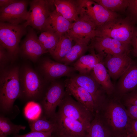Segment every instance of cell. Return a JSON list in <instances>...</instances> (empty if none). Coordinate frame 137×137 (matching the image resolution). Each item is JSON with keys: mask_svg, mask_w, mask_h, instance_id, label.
I'll list each match as a JSON object with an SVG mask.
<instances>
[{"mask_svg": "<svg viewBox=\"0 0 137 137\" xmlns=\"http://www.w3.org/2000/svg\"><path fill=\"white\" fill-rule=\"evenodd\" d=\"M100 111L102 120L113 136L128 132L130 119L126 109L118 100L106 101Z\"/></svg>", "mask_w": 137, "mask_h": 137, "instance_id": "obj_1", "label": "cell"}, {"mask_svg": "<svg viewBox=\"0 0 137 137\" xmlns=\"http://www.w3.org/2000/svg\"><path fill=\"white\" fill-rule=\"evenodd\" d=\"M18 68L14 67L4 70L0 81L1 110L5 112L12 110L15 100L22 92Z\"/></svg>", "mask_w": 137, "mask_h": 137, "instance_id": "obj_2", "label": "cell"}, {"mask_svg": "<svg viewBox=\"0 0 137 137\" xmlns=\"http://www.w3.org/2000/svg\"><path fill=\"white\" fill-rule=\"evenodd\" d=\"M134 28L129 17L125 19L118 17L97 27L96 36L108 37L130 45Z\"/></svg>", "mask_w": 137, "mask_h": 137, "instance_id": "obj_3", "label": "cell"}, {"mask_svg": "<svg viewBox=\"0 0 137 137\" xmlns=\"http://www.w3.org/2000/svg\"><path fill=\"white\" fill-rule=\"evenodd\" d=\"M27 27L24 23L14 25L0 22V44L10 58H15L19 53V43L22 38L27 33Z\"/></svg>", "mask_w": 137, "mask_h": 137, "instance_id": "obj_4", "label": "cell"}, {"mask_svg": "<svg viewBox=\"0 0 137 137\" xmlns=\"http://www.w3.org/2000/svg\"><path fill=\"white\" fill-rule=\"evenodd\" d=\"M58 107L57 114L79 121L88 130L94 114L66 93Z\"/></svg>", "mask_w": 137, "mask_h": 137, "instance_id": "obj_5", "label": "cell"}, {"mask_svg": "<svg viewBox=\"0 0 137 137\" xmlns=\"http://www.w3.org/2000/svg\"><path fill=\"white\" fill-rule=\"evenodd\" d=\"M97 27L89 16L81 11L78 19L73 23L67 33L75 42L89 44V42L97 36Z\"/></svg>", "mask_w": 137, "mask_h": 137, "instance_id": "obj_6", "label": "cell"}, {"mask_svg": "<svg viewBox=\"0 0 137 137\" xmlns=\"http://www.w3.org/2000/svg\"><path fill=\"white\" fill-rule=\"evenodd\" d=\"M28 17L25 26L42 31L46 20L55 9L52 0H33L29 2Z\"/></svg>", "mask_w": 137, "mask_h": 137, "instance_id": "obj_7", "label": "cell"}, {"mask_svg": "<svg viewBox=\"0 0 137 137\" xmlns=\"http://www.w3.org/2000/svg\"><path fill=\"white\" fill-rule=\"evenodd\" d=\"M91 47L103 58L110 56L129 54V45L110 37L96 36L92 40Z\"/></svg>", "mask_w": 137, "mask_h": 137, "instance_id": "obj_8", "label": "cell"}, {"mask_svg": "<svg viewBox=\"0 0 137 137\" xmlns=\"http://www.w3.org/2000/svg\"><path fill=\"white\" fill-rule=\"evenodd\" d=\"M65 93L60 83H54L47 90L40 105L44 117L53 121L56 113L57 107L63 98Z\"/></svg>", "mask_w": 137, "mask_h": 137, "instance_id": "obj_9", "label": "cell"}, {"mask_svg": "<svg viewBox=\"0 0 137 137\" xmlns=\"http://www.w3.org/2000/svg\"><path fill=\"white\" fill-rule=\"evenodd\" d=\"M81 11L89 16L97 27L118 17L116 13L111 11L93 0H79Z\"/></svg>", "mask_w": 137, "mask_h": 137, "instance_id": "obj_10", "label": "cell"}, {"mask_svg": "<svg viewBox=\"0 0 137 137\" xmlns=\"http://www.w3.org/2000/svg\"><path fill=\"white\" fill-rule=\"evenodd\" d=\"M29 1L16 0L8 6L0 7V21L14 25L26 21L28 14L27 7Z\"/></svg>", "mask_w": 137, "mask_h": 137, "instance_id": "obj_11", "label": "cell"}, {"mask_svg": "<svg viewBox=\"0 0 137 137\" xmlns=\"http://www.w3.org/2000/svg\"><path fill=\"white\" fill-rule=\"evenodd\" d=\"M77 84L87 90L94 100L99 112L106 101V93L90 74H80L71 78Z\"/></svg>", "mask_w": 137, "mask_h": 137, "instance_id": "obj_12", "label": "cell"}, {"mask_svg": "<svg viewBox=\"0 0 137 137\" xmlns=\"http://www.w3.org/2000/svg\"><path fill=\"white\" fill-rule=\"evenodd\" d=\"M23 72L22 93L27 99L33 100L39 98L43 89L40 78L35 71L29 67L25 68Z\"/></svg>", "mask_w": 137, "mask_h": 137, "instance_id": "obj_13", "label": "cell"}, {"mask_svg": "<svg viewBox=\"0 0 137 137\" xmlns=\"http://www.w3.org/2000/svg\"><path fill=\"white\" fill-rule=\"evenodd\" d=\"M129 53L106 57L103 60L111 78L114 79L120 77L132 63Z\"/></svg>", "mask_w": 137, "mask_h": 137, "instance_id": "obj_14", "label": "cell"}, {"mask_svg": "<svg viewBox=\"0 0 137 137\" xmlns=\"http://www.w3.org/2000/svg\"><path fill=\"white\" fill-rule=\"evenodd\" d=\"M21 48L23 54L33 61H36L42 54L47 52L39 42L33 29L29 27L27 28V32L22 42Z\"/></svg>", "mask_w": 137, "mask_h": 137, "instance_id": "obj_15", "label": "cell"}, {"mask_svg": "<svg viewBox=\"0 0 137 137\" xmlns=\"http://www.w3.org/2000/svg\"><path fill=\"white\" fill-rule=\"evenodd\" d=\"M65 86L67 92L73 96L78 102L94 114L97 112L96 105L90 93L77 84L71 78L66 80Z\"/></svg>", "mask_w": 137, "mask_h": 137, "instance_id": "obj_16", "label": "cell"}, {"mask_svg": "<svg viewBox=\"0 0 137 137\" xmlns=\"http://www.w3.org/2000/svg\"><path fill=\"white\" fill-rule=\"evenodd\" d=\"M57 11L69 21L78 20L81 12L79 0H52Z\"/></svg>", "mask_w": 137, "mask_h": 137, "instance_id": "obj_17", "label": "cell"}, {"mask_svg": "<svg viewBox=\"0 0 137 137\" xmlns=\"http://www.w3.org/2000/svg\"><path fill=\"white\" fill-rule=\"evenodd\" d=\"M73 23L64 18L55 9L46 19L42 31L53 32L61 38L67 32Z\"/></svg>", "mask_w": 137, "mask_h": 137, "instance_id": "obj_18", "label": "cell"}, {"mask_svg": "<svg viewBox=\"0 0 137 137\" xmlns=\"http://www.w3.org/2000/svg\"><path fill=\"white\" fill-rule=\"evenodd\" d=\"M41 67L44 75L51 79L69 75L75 70L74 67L54 61L49 58L46 59L43 61Z\"/></svg>", "mask_w": 137, "mask_h": 137, "instance_id": "obj_19", "label": "cell"}, {"mask_svg": "<svg viewBox=\"0 0 137 137\" xmlns=\"http://www.w3.org/2000/svg\"><path fill=\"white\" fill-rule=\"evenodd\" d=\"M120 78L117 87L119 95L123 96L135 90L137 87V64L132 62Z\"/></svg>", "mask_w": 137, "mask_h": 137, "instance_id": "obj_20", "label": "cell"}, {"mask_svg": "<svg viewBox=\"0 0 137 137\" xmlns=\"http://www.w3.org/2000/svg\"><path fill=\"white\" fill-rule=\"evenodd\" d=\"M54 121L58 127L67 131L76 137L87 136V128L78 121L56 113Z\"/></svg>", "mask_w": 137, "mask_h": 137, "instance_id": "obj_21", "label": "cell"}, {"mask_svg": "<svg viewBox=\"0 0 137 137\" xmlns=\"http://www.w3.org/2000/svg\"><path fill=\"white\" fill-rule=\"evenodd\" d=\"M90 74L107 94L111 95L114 93V87L102 58L96 64Z\"/></svg>", "mask_w": 137, "mask_h": 137, "instance_id": "obj_22", "label": "cell"}, {"mask_svg": "<svg viewBox=\"0 0 137 137\" xmlns=\"http://www.w3.org/2000/svg\"><path fill=\"white\" fill-rule=\"evenodd\" d=\"M92 48L91 53L84 55L79 58L74 63V68L80 74H89L98 62L103 58L99 54H96Z\"/></svg>", "mask_w": 137, "mask_h": 137, "instance_id": "obj_23", "label": "cell"}, {"mask_svg": "<svg viewBox=\"0 0 137 137\" xmlns=\"http://www.w3.org/2000/svg\"><path fill=\"white\" fill-rule=\"evenodd\" d=\"M87 137H113L111 131L96 112L87 132Z\"/></svg>", "mask_w": 137, "mask_h": 137, "instance_id": "obj_24", "label": "cell"}, {"mask_svg": "<svg viewBox=\"0 0 137 137\" xmlns=\"http://www.w3.org/2000/svg\"><path fill=\"white\" fill-rule=\"evenodd\" d=\"M73 41L67 33H65L60 38L56 47L49 53L55 60L61 62L73 46Z\"/></svg>", "mask_w": 137, "mask_h": 137, "instance_id": "obj_25", "label": "cell"}, {"mask_svg": "<svg viewBox=\"0 0 137 137\" xmlns=\"http://www.w3.org/2000/svg\"><path fill=\"white\" fill-rule=\"evenodd\" d=\"M29 121L31 131L54 132L57 128V124L55 122L48 120L44 116H40L35 119Z\"/></svg>", "mask_w": 137, "mask_h": 137, "instance_id": "obj_26", "label": "cell"}, {"mask_svg": "<svg viewBox=\"0 0 137 137\" xmlns=\"http://www.w3.org/2000/svg\"><path fill=\"white\" fill-rule=\"evenodd\" d=\"M89 44L75 42V44L61 62L67 65L84 55L89 48Z\"/></svg>", "mask_w": 137, "mask_h": 137, "instance_id": "obj_27", "label": "cell"}, {"mask_svg": "<svg viewBox=\"0 0 137 137\" xmlns=\"http://www.w3.org/2000/svg\"><path fill=\"white\" fill-rule=\"evenodd\" d=\"M60 38L56 34L49 31L42 32L38 37V40L44 49L49 53L55 48Z\"/></svg>", "mask_w": 137, "mask_h": 137, "instance_id": "obj_28", "label": "cell"}, {"mask_svg": "<svg viewBox=\"0 0 137 137\" xmlns=\"http://www.w3.org/2000/svg\"><path fill=\"white\" fill-rule=\"evenodd\" d=\"M26 128L25 126L14 124L8 118L0 115V135H15L17 134L21 130H24Z\"/></svg>", "mask_w": 137, "mask_h": 137, "instance_id": "obj_29", "label": "cell"}, {"mask_svg": "<svg viewBox=\"0 0 137 137\" xmlns=\"http://www.w3.org/2000/svg\"><path fill=\"white\" fill-rule=\"evenodd\" d=\"M107 9L113 12H122L127 9L129 0H94Z\"/></svg>", "mask_w": 137, "mask_h": 137, "instance_id": "obj_30", "label": "cell"}, {"mask_svg": "<svg viewBox=\"0 0 137 137\" xmlns=\"http://www.w3.org/2000/svg\"><path fill=\"white\" fill-rule=\"evenodd\" d=\"M42 112L40 105L32 101L27 104L24 109L25 115L29 120H33L39 117Z\"/></svg>", "mask_w": 137, "mask_h": 137, "instance_id": "obj_31", "label": "cell"}, {"mask_svg": "<svg viewBox=\"0 0 137 137\" xmlns=\"http://www.w3.org/2000/svg\"><path fill=\"white\" fill-rule=\"evenodd\" d=\"M127 9L130 15L129 18L133 22H137V0H129Z\"/></svg>", "mask_w": 137, "mask_h": 137, "instance_id": "obj_32", "label": "cell"}, {"mask_svg": "<svg viewBox=\"0 0 137 137\" xmlns=\"http://www.w3.org/2000/svg\"><path fill=\"white\" fill-rule=\"evenodd\" d=\"M53 132H41L31 131L30 132L23 135H16L14 137H54Z\"/></svg>", "mask_w": 137, "mask_h": 137, "instance_id": "obj_33", "label": "cell"}, {"mask_svg": "<svg viewBox=\"0 0 137 137\" xmlns=\"http://www.w3.org/2000/svg\"><path fill=\"white\" fill-rule=\"evenodd\" d=\"M125 95H126L125 101L126 106L137 105V90H135Z\"/></svg>", "mask_w": 137, "mask_h": 137, "instance_id": "obj_34", "label": "cell"}, {"mask_svg": "<svg viewBox=\"0 0 137 137\" xmlns=\"http://www.w3.org/2000/svg\"><path fill=\"white\" fill-rule=\"evenodd\" d=\"M126 106L127 113L130 119H137V105H131Z\"/></svg>", "mask_w": 137, "mask_h": 137, "instance_id": "obj_35", "label": "cell"}, {"mask_svg": "<svg viewBox=\"0 0 137 137\" xmlns=\"http://www.w3.org/2000/svg\"><path fill=\"white\" fill-rule=\"evenodd\" d=\"M53 133L55 134V136L53 135L54 137H76L70 132L57 127Z\"/></svg>", "mask_w": 137, "mask_h": 137, "instance_id": "obj_36", "label": "cell"}, {"mask_svg": "<svg viewBox=\"0 0 137 137\" xmlns=\"http://www.w3.org/2000/svg\"><path fill=\"white\" fill-rule=\"evenodd\" d=\"M128 131L132 137H137V119H130Z\"/></svg>", "mask_w": 137, "mask_h": 137, "instance_id": "obj_37", "label": "cell"}, {"mask_svg": "<svg viewBox=\"0 0 137 137\" xmlns=\"http://www.w3.org/2000/svg\"><path fill=\"white\" fill-rule=\"evenodd\" d=\"M10 58L6 50L0 44V60L1 65L6 62L8 59Z\"/></svg>", "mask_w": 137, "mask_h": 137, "instance_id": "obj_38", "label": "cell"}, {"mask_svg": "<svg viewBox=\"0 0 137 137\" xmlns=\"http://www.w3.org/2000/svg\"><path fill=\"white\" fill-rule=\"evenodd\" d=\"M131 44L133 47V54L135 56L137 57V27H135Z\"/></svg>", "mask_w": 137, "mask_h": 137, "instance_id": "obj_39", "label": "cell"}, {"mask_svg": "<svg viewBox=\"0 0 137 137\" xmlns=\"http://www.w3.org/2000/svg\"><path fill=\"white\" fill-rule=\"evenodd\" d=\"M17 0H0V7L8 6L15 2Z\"/></svg>", "mask_w": 137, "mask_h": 137, "instance_id": "obj_40", "label": "cell"}, {"mask_svg": "<svg viewBox=\"0 0 137 137\" xmlns=\"http://www.w3.org/2000/svg\"><path fill=\"white\" fill-rule=\"evenodd\" d=\"M113 137H132L131 134L128 132Z\"/></svg>", "mask_w": 137, "mask_h": 137, "instance_id": "obj_41", "label": "cell"}, {"mask_svg": "<svg viewBox=\"0 0 137 137\" xmlns=\"http://www.w3.org/2000/svg\"><path fill=\"white\" fill-rule=\"evenodd\" d=\"M0 137H8L7 136H5L4 135H0Z\"/></svg>", "mask_w": 137, "mask_h": 137, "instance_id": "obj_42", "label": "cell"}]
</instances>
